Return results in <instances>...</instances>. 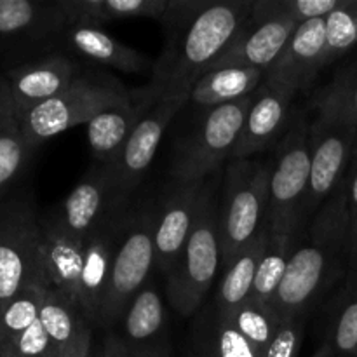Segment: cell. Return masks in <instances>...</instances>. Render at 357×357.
I'll return each instance as SVG.
<instances>
[{"instance_id": "1", "label": "cell", "mask_w": 357, "mask_h": 357, "mask_svg": "<svg viewBox=\"0 0 357 357\" xmlns=\"http://www.w3.org/2000/svg\"><path fill=\"white\" fill-rule=\"evenodd\" d=\"M251 0H169L164 45L138 100H187L251 17Z\"/></svg>"}, {"instance_id": "2", "label": "cell", "mask_w": 357, "mask_h": 357, "mask_svg": "<svg viewBox=\"0 0 357 357\" xmlns=\"http://www.w3.org/2000/svg\"><path fill=\"white\" fill-rule=\"evenodd\" d=\"M349 211L345 178L296 237L288 271L271 305L279 321L302 316L349 268Z\"/></svg>"}, {"instance_id": "3", "label": "cell", "mask_w": 357, "mask_h": 357, "mask_svg": "<svg viewBox=\"0 0 357 357\" xmlns=\"http://www.w3.org/2000/svg\"><path fill=\"white\" fill-rule=\"evenodd\" d=\"M354 66L342 70L317 94L310 119V187L303 208V229L317 209L335 194L347 174L357 146V122L351 86Z\"/></svg>"}, {"instance_id": "4", "label": "cell", "mask_w": 357, "mask_h": 357, "mask_svg": "<svg viewBox=\"0 0 357 357\" xmlns=\"http://www.w3.org/2000/svg\"><path fill=\"white\" fill-rule=\"evenodd\" d=\"M135 101L128 87L107 72L82 70L56 98L14 114L23 138L37 149L40 143L87 124L108 108L126 107Z\"/></svg>"}, {"instance_id": "5", "label": "cell", "mask_w": 357, "mask_h": 357, "mask_svg": "<svg viewBox=\"0 0 357 357\" xmlns=\"http://www.w3.org/2000/svg\"><path fill=\"white\" fill-rule=\"evenodd\" d=\"M220 181L211 176L202 194L201 208L190 237L167 279V298L171 307L183 317L201 310L216 274L222 268V239H220Z\"/></svg>"}, {"instance_id": "6", "label": "cell", "mask_w": 357, "mask_h": 357, "mask_svg": "<svg viewBox=\"0 0 357 357\" xmlns=\"http://www.w3.org/2000/svg\"><path fill=\"white\" fill-rule=\"evenodd\" d=\"M272 159L267 162L230 160L220 187L222 268L268 229V185Z\"/></svg>"}, {"instance_id": "7", "label": "cell", "mask_w": 357, "mask_h": 357, "mask_svg": "<svg viewBox=\"0 0 357 357\" xmlns=\"http://www.w3.org/2000/svg\"><path fill=\"white\" fill-rule=\"evenodd\" d=\"M310 117L296 112L272 159L268 185V229L298 237L303 230V208L310 187Z\"/></svg>"}, {"instance_id": "8", "label": "cell", "mask_w": 357, "mask_h": 357, "mask_svg": "<svg viewBox=\"0 0 357 357\" xmlns=\"http://www.w3.org/2000/svg\"><path fill=\"white\" fill-rule=\"evenodd\" d=\"M251 101L253 96H248L236 103L206 108L174 153L171 166L174 183H199L218 174L222 164L232 159Z\"/></svg>"}, {"instance_id": "9", "label": "cell", "mask_w": 357, "mask_h": 357, "mask_svg": "<svg viewBox=\"0 0 357 357\" xmlns=\"http://www.w3.org/2000/svg\"><path fill=\"white\" fill-rule=\"evenodd\" d=\"M153 225L155 211L129 215L128 227L112 265L98 326L112 328L119 324L132 300L146 288V281L157 267Z\"/></svg>"}, {"instance_id": "10", "label": "cell", "mask_w": 357, "mask_h": 357, "mask_svg": "<svg viewBox=\"0 0 357 357\" xmlns=\"http://www.w3.org/2000/svg\"><path fill=\"white\" fill-rule=\"evenodd\" d=\"M40 278V218L23 199L0 202V310Z\"/></svg>"}, {"instance_id": "11", "label": "cell", "mask_w": 357, "mask_h": 357, "mask_svg": "<svg viewBox=\"0 0 357 357\" xmlns=\"http://www.w3.org/2000/svg\"><path fill=\"white\" fill-rule=\"evenodd\" d=\"M187 100H159L149 105L143 117L132 129L121 155L112 166H107L114 181L119 202L126 206L135 188L152 166L164 132Z\"/></svg>"}, {"instance_id": "12", "label": "cell", "mask_w": 357, "mask_h": 357, "mask_svg": "<svg viewBox=\"0 0 357 357\" xmlns=\"http://www.w3.org/2000/svg\"><path fill=\"white\" fill-rule=\"evenodd\" d=\"M296 93L286 84L265 77L253 94L250 112L237 139L230 160H246L281 142L293 119V100Z\"/></svg>"}, {"instance_id": "13", "label": "cell", "mask_w": 357, "mask_h": 357, "mask_svg": "<svg viewBox=\"0 0 357 357\" xmlns=\"http://www.w3.org/2000/svg\"><path fill=\"white\" fill-rule=\"evenodd\" d=\"M124 213L107 166L91 167L65 201L51 213L72 236L86 241L101 223Z\"/></svg>"}, {"instance_id": "14", "label": "cell", "mask_w": 357, "mask_h": 357, "mask_svg": "<svg viewBox=\"0 0 357 357\" xmlns=\"http://www.w3.org/2000/svg\"><path fill=\"white\" fill-rule=\"evenodd\" d=\"M82 72L75 58L63 52H51L45 58L13 66L6 72L3 86L14 114L61 94Z\"/></svg>"}, {"instance_id": "15", "label": "cell", "mask_w": 357, "mask_h": 357, "mask_svg": "<svg viewBox=\"0 0 357 357\" xmlns=\"http://www.w3.org/2000/svg\"><path fill=\"white\" fill-rule=\"evenodd\" d=\"M128 222L129 215L124 213L112 216L86 239L80 274V314L91 326H98L112 265Z\"/></svg>"}, {"instance_id": "16", "label": "cell", "mask_w": 357, "mask_h": 357, "mask_svg": "<svg viewBox=\"0 0 357 357\" xmlns=\"http://www.w3.org/2000/svg\"><path fill=\"white\" fill-rule=\"evenodd\" d=\"M86 241L72 236L49 213L40 218L42 284L59 293L80 310V274Z\"/></svg>"}, {"instance_id": "17", "label": "cell", "mask_w": 357, "mask_h": 357, "mask_svg": "<svg viewBox=\"0 0 357 357\" xmlns=\"http://www.w3.org/2000/svg\"><path fill=\"white\" fill-rule=\"evenodd\" d=\"M206 183L208 180L199 183H174L173 192L167 195L162 208L155 209V265L166 275L174 267L190 237Z\"/></svg>"}, {"instance_id": "18", "label": "cell", "mask_w": 357, "mask_h": 357, "mask_svg": "<svg viewBox=\"0 0 357 357\" xmlns=\"http://www.w3.org/2000/svg\"><path fill=\"white\" fill-rule=\"evenodd\" d=\"M326 52V17L303 21L291 33L284 49L267 70V79L286 84L295 93L307 89L321 68Z\"/></svg>"}, {"instance_id": "19", "label": "cell", "mask_w": 357, "mask_h": 357, "mask_svg": "<svg viewBox=\"0 0 357 357\" xmlns=\"http://www.w3.org/2000/svg\"><path fill=\"white\" fill-rule=\"evenodd\" d=\"M296 26L298 23L293 21L251 16L208 72L227 66H250L267 72L279 58Z\"/></svg>"}, {"instance_id": "20", "label": "cell", "mask_w": 357, "mask_h": 357, "mask_svg": "<svg viewBox=\"0 0 357 357\" xmlns=\"http://www.w3.org/2000/svg\"><path fill=\"white\" fill-rule=\"evenodd\" d=\"M52 44L58 45V52L77 56L94 65L115 68L124 73H142L149 68L146 54L129 47L107 31L86 24H65L56 33Z\"/></svg>"}, {"instance_id": "21", "label": "cell", "mask_w": 357, "mask_h": 357, "mask_svg": "<svg viewBox=\"0 0 357 357\" xmlns=\"http://www.w3.org/2000/svg\"><path fill=\"white\" fill-rule=\"evenodd\" d=\"M119 324V335L132 357H171L166 307L155 288L146 286Z\"/></svg>"}, {"instance_id": "22", "label": "cell", "mask_w": 357, "mask_h": 357, "mask_svg": "<svg viewBox=\"0 0 357 357\" xmlns=\"http://www.w3.org/2000/svg\"><path fill=\"white\" fill-rule=\"evenodd\" d=\"M63 26L58 2L0 0V44L52 42Z\"/></svg>"}, {"instance_id": "23", "label": "cell", "mask_w": 357, "mask_h": 357, "mask_svg": "<svg viewBox=\"0 0 357 357\" xmlns=\"http://www.w3.org/2000/svg\"><path fill=\"white\" fill-rule=\"evenodd\" d=\"M150 103L135 98L131 105L108 108L86 124L87 142L94 159L101 166H112L121 155L132 129Z\"/></svg>"}, {"instance_id": "24", "label": "cell", "mask_w": 357, "mask_h": 357, "mask_svg": "<svg viewBox=\"0 0 357 357\" xmlns=\"http://www.w3.org/2000/svg\"><path fill=\"white\" fill-rule=\"evenodd\" d=\"M169 0H61L58 2L65 24L101 28L119 20L152 17L160 21Z\"/></svg>"}, {"instance_id": "25", "label": "cell", "mask_w": 357, "mask_h": 357, "mask_svg": "<svg viewBox=\"0 0 357 357\" xmlns=\"http://www.w3.org/2000/svg\"><path fill=\"white\" fill-rule=\"evenodd\" d=\"M267 72L250 66H227L204 73L192 89L188 101L201 108L236 103L253 96L264 84Z\"/></svg>"}, {"instance_id": "26", "label": "cell", "mask_w": 357, "mask_h": 357, "mask_svg": "<svg viewBox=\"0 0 357 357\" xmlns=\"http://www.w3.org/2000/svg\"><path fill=\"white\" fill-rule=\"evenodd\" d=\"M267 239L268 229L255 243H251L246 250L241 251L225 268H222L223 275L215 303L216 312L232 314L234 310H237L243 303L250 300L258 260H260V255L264 253L265 246H267Z\"/></svg>"}, {"instance_id": "27", "label": "cell", "mask_w": 357, "mask_h": 357, "mask_svg": "<svg viewBox=\"0 0 357 357\" xmlns=\"http://www.w3.org/2000/svg\"><path fill=\"white\" fill-rule=\"evenodd\" d=\"M295 241L296 237L274 234L268 229L267 246H265L264 253L260 255V260H258L250 300L257 303L272 302L282 279H284L286 271H288Z\"/></svg>"}, {"instance_id": "28", "label": "cell", "mask_w": 357, "mask_h": 357, "mask_svg": "<svg viewBox=\"0 0 357 357\" xmlns=\"http://www.w3.org/2000/svg\"><path fill=\"white\" fill-rule=\"evenodd\" d=\"M38 319L58 347L59 354L65 349H68L87 326H91L70 300L49 288H44V291H42Z\"/></svg>"}, {"instance_id": "29", "label": "cell", "mask_w": 357, "mask_h": 357, "mask_svg": "<svg viewBox=\"0 0 357 357\" xmlns=\"http://www.w3.org/2000/svg\"><path fill=\"white\" fill-rule=\"evenodd\" d=\"M328 345L337 357H357V295L345 284L330 309Z\"/></svg>"}, {"instance_id": "30", "label": "cell", "mask_w": 357, "mask_h": 357, "mask_svg": "<svg viewBox=\"0 0 357 357\" xmlns=\"http://www.w3.org/2000/svg\"><path fill=\"white\" fill-rule=\"evenodd\" d=\"M220 316L232 321L234 326L255 345L261 356L267 351L268 344L281 324L278 312L271 303H257L253 300H248L232 314H220Z\"/></svg>"}, {"instance_id": "31", "label": "cell", "mask_w": 357, "mask_h": 357, "mask_svg": "<svg viewBox=\"0 0 357 357\" xmlns=\"http://www.w3.org/2000/svg\"><path fill=\"white\" fill-rule=\"evenodd\" d=\"M44 288L40 284L30 286L0 310V344L13 347L14 342L38 319Z\"/></svg>"}, {"instance_id": "32", "label": "cell", "mask_w": 357, "mask_h": 357, "mask_svg": "<svg viewBox=\"0 0 357 357\" xmlns=\"http://www.w3.org/2000/svg\"><path fill=\"white\" fill-rule=\"evenodd\" d=\"M342 0H257L253 2V17H274L293 23L328 17Z\"/></svg>"}, {"instance_id": "33", "label": "cell", "mask_w": 357, "mask_h": 357, "mask_svg": "<svg viewBox=\"0 0 357 357\" xmlns=\"http://www.w3.org/2000/svg\"><path fill=\"white\" fill-rule=\"evenodd\" d=\"M357 44V0H342L326 17V52L324 66L344 56Z\"/></svg>"}, {"instance_id": "34", "label": "cell", "mask_w": 357, "mask_h": 357, "mask_svg": "<svg viewBox=\"0 0 357 357\" xmlns=\"http://www.w3.org/2000/svg\"><path fill=\"white\" fill-rule=\"evenodd\" d=\"M33 150L17 128L0 135V202L6 201V192L23 173Z\"/></svg>"}, {"instance_id": "35", "label": "cell", "mask_w": 357, "mask_h": 357, "mask_svg": "<svg viewBox=\"0 0 357 357\" xmlns=\"http://www.w3.org/2000/svg\"><path fill=\"white\" fill-rule=\"evenodd\" d=\"M213 331H215L216 357H264L255 349V345L234 326L232 321L220 316L216 310Z\"/></svg>"}, {"instance_id": "36", "label": "cell", "mask_w": 357, "mask_h": 357, "mask_svg": "<svg viewBox=\"0 0 357 357\" xmlns=\"http://www.w3.org/2000/svg\"><path fill=\"white\" fill-rule=\"evenodd\" d=\"M303 319L296 316L281 321L264 357H298L303 342Z\"/></svg>"}, {"instance_id": "37", "label": "cell", "mask_w": 357, "mask_h": 357, "mask_svg": "<svg viewBox=\"0 0 357 357\" xmlns=\"http://www.w3.org/2000/svg\"><path fill=\"white\" fill-rule=\"evenodd\" d=\"M13 357H59L58 347L47 331L42 326L40 319L35 321L20 338L9 347Z\"/></svg>"}, {"instance_id": "38", "label": "cell", "mask_w": 357, "mask_h": 357, "mask_svg": "<svg viewBox=\"0 0 357 357\" xmlns=\"http://www.w3.org/2000/svg\"><path fill=\"white\" fill-rule=\"evenodd\" d=\"M345 188H347V211H349V268L345 282L352 281L357 275V146L352 155L351 166L345 174Z\"/></svg>"}, {"instance_id": "39", "label": "cell", "mask_w": 357, "mask_h": 357, "mask_svg": "<svg viewBox=\"0 0 357 357\" xmlns=\"http://www.w3.org/2000/svg\"><path fill=\"white\" fill-rule=\"evenodd\" d=\"M213 326H215V309L209 317L204 314L197 319L187 349V357H216Z\"/></svg>"}, {"instance_id": "40", "label": "cell", "mask_w": 357, "mask_h": 357, "mask_svg": "<svg viewBox=\"0 0 357 357\" xmlns=\"http://www.w3.org/2000/svg\"><path fill=\"white\" fill-rule=\"evenodd\" d=\"M93 354V326H87L80 337L59 354V357H91Z\"/></svg>"}, {"instance_id": "41", "label": "cell", "mask_w": 357, "mask_h": 357, "mask_svg": "<svg viewBox=\"0 0 357 357\" xmlns=\"http://www.w3.org/2000/svg\"><path fill=\"white\" fill-rule=\"evenodd\" d=\"M101 357H132L117 331H108L101 345Z\"/></svg>"}, {"instance_id": "42", "label": "cell", "mask_w": 357, "mask_h": 357, "mask_svg": "<svg viewBox=\"0 0 357 357\" xmlns=\"http://www.w3.org/2000/svg\"><path fill=\"white\" fill-rule=\"evenodd\" d=\"M16 128V117H14V112L13 107H10L9 96H7L6 86H3L2 82L0 84V135Z\"/></svg>"}, {"instance_id": "43", "label": "cell", "mask_w": 357, "mask_h": 357, "mask_svg": "<svg viewBox=\"0 0 357 357\" xmlns=\"http://www.w3.org/2000/svg\"><path fill=\"white\" fill-rule=\"evenodd\" d=\"M351 101H352V110H354V117H356V122H357V66H354V75H352Z\"/></svg>"}, {"instance_id": "44", "label": "cell", "mask_w": 357, "mask_h": 357, "mask_svg": "<svg viewBox=\"0 0 357 357\" xmlns=\"http://www.w3.org/2000/svg\"><path fill=\"white\" fill-rule=\"evenodd\" d=\"M312 357H337V356H335V352L331 351L330 345H328L326 342H324V344L321 345V347L317 349L316 352H314Z\"/></svg>"}, {"instance_id": "45", "label": "cell", "mask_w": 357, "mask_h": 357, "mask_svg": "<svg viewBox=\"0 0 357 357\" xmlns=\"http://www.w3.org/2000/svg\"><path fill=\"white\" fill-rule=\"evenodd\" d=\"M0 357H13L9 347H6V345H2V344H0Z\"/></svg>"}, {"instance_id": "46", "label": "cell", "mask_w": 357, "mask_h": 357, "mask_svg": "<svg viewBox=\"0 0 357 357\" xmlns=\"http://www.w3.org/2000/svg\"><path fill=\"white\" fill-rule=\"evenodd\" d=\"M345 284H347V286H351V288H352V289H354V291H356V295H357V275H356V278H354V279H352V281L345 282Z\"/></svg>"}, {"instance_id": "47", "label": "cell", "mask_w": 357, "mask_h": 357, "mask_svg": "<svg viewBox=\"0 0 357 357\" xmlns=\"http://www.w3.org/2000/svg\"><path fill=\"white\" fill-rule=\"evenodd\" d=\"M91 357H101V351L96 352V354H94V351H93V354H91Z\"/></svg>"}]
</instances>
